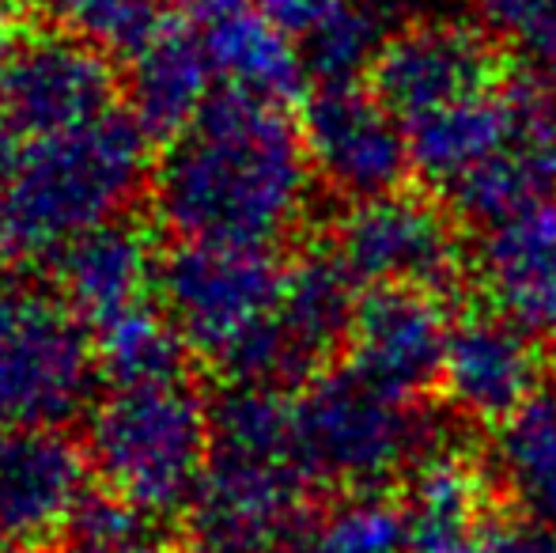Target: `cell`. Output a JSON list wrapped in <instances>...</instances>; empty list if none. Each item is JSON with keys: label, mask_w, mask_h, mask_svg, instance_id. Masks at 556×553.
<instances>
[{"label": "cell", "mask_w": 556, "mask_h": 553, "mask_svg": "<svg viewBox=\"0 0 556 553\" xmlns=\"http://www.w3.org/2000/svg\"><path fill=\"white\" fill-rule=\"evenodd\" d=\"M68 535L114 553H167V519L152 516L106 489L84 501Z\"/></svg>", "instance_id": "28"}, {"label": "cell", "mask_w": 556, "mask_h": 553, "mask_svg": "<svg viewBox=\"0 0 556 553\" xmlns=\"http://www.w3.org/2000/svg\"><path fill=\"white\" fill-rule=\"evenodd\" d=\"M23 38H20V23H15V12L12 8L0 0V80H4V68H8V61H12V53H15V46H20Z\"/></svg>", "instance_id": "34"}, {"label": "cell", "mask_w": 556, "mask_h": 553, "mask_svg": "<svg viewBox=\"0 0 556 553\" xmlns=\"http://www.w3.org/2000/svg\"><path fill=\"white\" fill-rule=\"evenodd\" d=\"M387 38L382 4H356L303 35L300 50L311 80H318V88H337V84H356L359 76H371Z\"/></svg>", "instance_id": "25"}, {"label": "cell", "mask_w": 556, "mask_h": 553, "mask_svg": "<svg viewBox=\"0 0 556 553\" xmlns=\"http://www.w3.org/2000/svg\"><path fill=\"white\" fill-rule=\"evenodd\" d=\"M307 553H409L405 516L387 497L352 493L318 519Z\"/></svg>", "instance_id": "27"}, {"label": "cell", "mask_w": 556, "mask_h": 553, "mask_svg": "<svg viewBox=\"0 0 556 553\" xmlns=\"http://www.w3.org/2000/svg\"><path fill=\"white\" fill-rule=\"evenodd\" d=\"M198 30L220 76V88L247 91L269 103H295L311 73L303 61L300 38L288 35L250 0H227L198 15Z\"/></svg>", "instance_id": "20"}, {"label": "cell", "mask_w": 556, "mask_h": 553, "mask_svg": "<svg viewBox=\"0 0 556 553\" xmlns=\"http://www.w3.org/2000/svg\"><path fill=\"white\" fill-rule=\"evenodd\" d=\"M167 553H227V550L208 546V542H193V546H178V550H167Z\"/></svg>", "instance_id": "37"}, {"label": "cell", "mask_w": 556, "mask_h": 553, "mask_svg": "<svg viewBox=\"0 0 556 553\" xmlns=\"http://www.w3.org/2000/svg\"><path fill=\"white\" fill-rule=\"evenodd\" d=\"M492 455L515 508L556 531V387H545L496 428Z\"/></svg>", "instance_id": "23"}, {"label": "cell", "mask_w": 556, "mask_h": 553, "mask_svg": "<svg viewBox=\"0 0 556 553\" xmlns=\"http://www.w3.org/2000/svg\"><path fill=\"white\" fill-rule=\"evenodd\" d=\"M58 553H114V550H103V546H96V542H84V539H68Z\"/></svg>", "instance_id": "35"}, {"label": "cell", "mask_w": 556, "mask_h": 553, "mask_svg": "<svg viewBox=\"0 0 556 553\" xmlns=\"http://www.w3.org/2000/svg\"><path fill=\"white\" fill-rule=\"evenodd\" d=\"M500 84L496 46L484 30L462 23H413L397 30L371 68V91L405 126Z\"/></svg>", "instance_id": "13"}, {"label": "cell", "mask_w": 556, "mask_h": 553, "mask_svg": "<svg viewBox=\"0 0 556 553\" xmlns=\"http://www.w3.org/2000/svg\"><path fill=\"white\" fill-rule=\"evenodd\" d=\"M477 280L492 315L530 338H556V198L484 228Z\"/></svg>", "instance_id": "18"}, {"label": "cell", "mask_w": 556, "mask_h": 553, "mask_svg": "<svg viewBox=\"0 0 556 553\" xmlns=\"http://www.w3.org/2000/svg\"><path fill=\"white\" fill-rule=\"evenodd\" d=\"M65 35L129 61L163 27L160 0H35Z\"/></svg>", "instance_id": "26"}, {"label": "cell", "mask_w": 556, "mask_h": 553, "mask_svg": "<svg viewBox=\"0 0 556 553\" xmlns=\"http://www.w3.org/2000/svg\"><path fill=\"white\" fill-rule=\"evenodd\" d=\"M15 251H23V247H20V231H15L12 201H8V186L0 178V277H4V266L12 262Z\"/></svg>", "instance_id": "33"}, {"label": "cell", "mask_w": 556, "mask_h": 553, "mask_svg": "<svg viewBox=\"0 0 556 553\" xmlns=\"http://www.w3.org/2000/svg\"><path fill=\"white\" fill-rule=\"evenodd\" d=\"M106 493L160 519L193 512L213 458V402L190 376L103 387L84 436Z\"/></svg>", "instance_id": "3"}, {"label": "cell", "mask_w": 556, "mask_h": 553, "mask_svg": "<svg viewBox=\"0 0 556 553\" xmlns=\"http://www.w3.org/2000/svg\"><path fill=\"white\" fill-rule=\"evenodd\" d=\"M91 463L65 428L0 425V546L42 550L73 531Z\"/></svg>", "instance_id": "12"}, {"label": "cell", "mask_w": 556, "mask_h": 553, "mask_svg": "<svg viewBox=\"0 0 556 553\" xmlns=\"http://www.w3.org/2000/svg\"><path fill=\"white\" fill-rule=\"evenodd\" d=\"M333 254L359 285L440 292L462 266L451 216L432 198L394 190L356 201L333 228Z\"/></svg>", "instance_id": "9"}, {"label": "cell", "mask_w": 556, "mask_h": 553, "mask_svg": "<svg viewBox=\"0 0 556 553\" xmlns=\"http://www.w3.org/2000/svg\"><path fill=\"white\" fill-rule=\"evenodd\" d=\"M481 553H556V531L549 527H504L496 524L484 539Z\"/></svg>", "instance_id": "31"}, {"label": "cell", "mask_w": 556, "mask_h": 553, "mask_svg": "<svg viewBox=\"0 0 556 553\" xmlns=\"http://www.w3.org/2000/svg\"><path fill=\"white\" fill-rule=\"evenodd\" d=\"M530 58H534V68H538V88H542V96L556 106V20H553V27L538 38Z\"/></svg>", "instance_id": "32"}, {"label": "cell", "mask_w": 556, "mask_h": 553, "mask_svg": "<svg viewBox=\"0 0 556 553\" xmlns=\"http://www.w3.org/2000/svg\"><path fill=\"white\" fill-rule=\"evenodd\" d=\"M356 288L359 280L344 269L333 247L295 259L285 274L277 315L242 349L239 361L227 368V379L288 391L292 384L323 376V364L349 345L359 311Z\"/></svg>", "instance_id": "7"}, {"label": "cell", "mask_w": 556, "mask_h": 553, "mask_svg": "<svg viewBox=\"0 0 556 553\" xmlns=\"http://www.w3.org/2000/svg\"><path fill=\"white\" fill-rule=\"evenodd\" d=\"M454 323L435 292L371 288L349 334V368L394 399L413 402L443 379Z\"/></svg>", "instance_id": "14"}, {"label": "cell", "mask_w": 556, "mask_h": 553, "mask_svg": "<svg viewBox=\"0 0 556 553\" xmlns=\"http://www.w3.org/2000/svg\"><path fill=\"white\" fill-rule=\"evenodd\" d=\"M122 76L103 50L65 35L23 38L0 80V122L20 144L91 126L117 111Z\"/></svg>", "instance_id": "8"}, {"label": "cell", "mask_w": 556, "mask_h": 553, "mask_svg": "<svg viewBox=\"0 0 556 553\" xmlns=\"http://www.w3.org/2000/svg\"><path fill=\"white\" fill-rule=\"evenodd\" d=\"M356 4H382V0H257V8H262L273 23H280L292 38L311 35L318 23H326L330 15L344 12V8H356Z\"/></svg>", "instance_id": "30"}, {"label": "cell", "mask_w": 556, "mask_h": 553, "mask_svg": "<svg viewBox=\"0 0 556 553\" xmlns=\"http://www.w3.org/2000/svg\"><path fill=\"white\" fill-rule=\"evenodd\" d=\"M285 274L273 251L178 243L160 262L155 303L190 353L227 372L273 323Z\"/></svg>", "instance_id": "6"}, {"label": "cell", "mask_w": 556, "mask_h": 553, "mask_svg": "<svg viewBox=\"0 0 556 553\" xmlns=\"http://www.w3.org/2000/svg\"><path fill=\"white\" fill-rule=\"evenodd\" d=\"M152 137L122 106L91 126L30 140L4 178L20 247L58 254L88 231L122 221L132 201L152 190Z\"/></svg>", "instance_id": "2"}, {"label": "cell", "mask_w": 556, "mask_h": 553, "mask_svg": "<svg viewBox=\"0 0 556 553\" xmlns=\"http://www.w3.org/2000/svg\"><path fill=\"white\" fill-rule=\"evenodd\" d=\"M178 4H186V8H193V12H208V8H220V4H227V0H178Z\"/></svg>", "instance_id": "36"}, {"label": "cell", "mask_w": 556, "mask_h": 553, "mask_svg": "<svg viewBox=\"0 0 556 553\" xmlns=\"http://www.w3.org/2000/svg\"><path fill=\"white\" fill-rule=\"evenodd\" d=\"M122 88L129 96V114L152 140L175 144L193 129L220 91L198 23H163L129 58Z\"/></svg>", "instance_id": "19"}, {"label": "cell", "mask_w": 556, "mask_h": 553, "mask_svg": "<svg viewBox=\"0 0 556 553\" xmlns=\"http://www.w3.org/2000/svg\"><path fill=\"white\" fill-rule=\"evenodd\" d=\"M542 341L500 315H469L454 323L443 361V391L458 414L504 425L542 394Z\"/></svg>", "instance_id": "15"}, {"label": "cell", "mask_w": 556, "mask_h": 553, "mask_svg": "<svg viewBox=\"0 0 556 553\" xmlns=\"http://www.w3.org/2000/svg\"><path fill=\"white\" fill-rule=\"evenodd\" d=\"M160 262L163 254L155 251L152 231L132 216H122L53 254V288L96 334L117 318L152 307Z\"/></svg>", "instance_id": "17"}, {"label": "cell", "mask_w": 556, "mask_h": 553, "mask_svg": "<svg viewBox=\"0 0 556 553\" xmlns=\"http://www.w3.org/2000/svg\"><path fill=\"white\" fill-rule=\"evenodd\" d=\"M556 190V106L538 114L530 129L484 163L481 171L458 183L451 190V201L466 221H477L481 228L507 221V216L534 209L542 201H553Z\"/></svg>", "instance_id": "22"}, {"label": "cell", "mask_w": 556, "mask_h": 553, "mask_svg": "<svg viewBox=\"0 0 556 553\" xmlns=\"http://www.w3.org/2000/svg\"><path fill=\"white\" fill-rule=\"evenodd\" d=\"M0 553H30V550H8V546H0Z\"/></svg>", "instance_id": "38"}, {"label": "cell", "mask_w": 556, "mask_h": 553, "mask_svg": "<svg viewBox=\"0 0 556 553\" xmlns=\"http://www.w3.org/2000/svg\"><path fill=\"white\" fill-rule=\"evenodd\" d=\"M402 516L409 553H481L496 527L489 481L462 451H428L413 466Z\"/></svg>", "instance_id": "21"}, {"label": "cell", "mask_w": 556, "mask_h": 553, "mask_svg": "<svg viewBox=\"0 0 556 553\" xmlns=\"http://www.w3.org/2000/svg\"><path fill=\"white\" fill-rule=\"evenodd\" d=\"M277 553H307V550H292V546H288V550H277Z\"/></svg>", "instance_id": "39"}, {"label": "cell", "mask_w": 556, "mask_h": 553, "mask_svg": "<svg viewBox=\"0 0 556 553\" xmlns=\"http://www.w3.org/2000/svg\"><path fill=\"white\" fill-rule=\"evenodd\" d=\"M307 486V466L292 455L213 448L190 516L208 546L227 553H277L288 550L292 531H300Z\"/></svg>", "instance_id": "11"}, {"label": "cell", "mask_w": 556, "mask_h": 553, "mask_svg": "<svg viewBox=\"0 0 556 553\" xmlns=\"http://www.w3.org/2000/svg\"><path fill=\"white\" fill-rule=\"evenodd\" d=\"M549 99L538 84H500V88L473 96L466 103H454L440 114L413 122L409 126V152L413 171L428 186H440L451 193L466 183L473 171L504 155L538 114L549 111Z\"/></svg>", "instance_id": "16"}, {"label": "cell", "mask_w": 556, "mask_h": 553, "mask_svg": "<svg viewBox=\"0 0 556 553\" xmlns=\"http://www.w3.org/2000/svg\"><path fill=\"white\" fill-rule=\"evenodd\" d=\"M477 12L489 35L507 38L530 53L538 38L553 27L556 0H477Z\"/></svg>", "instance_id": "29"}, {"label": "cell", "mask_w": 556, "mask_h": 553, "mask_svg": "<svg viewBox=\"0 0 556 553\" xmlns=\"http://www.w3.org/2000/svg\"><path fill=\"white\" fill-rule=\"evenodd\" d=\"M300 402V458L311 478L375 493L428 455V420L413 402L367 384L359 372H323Z\"/></svg>", "instance_id": "5"}, {"label": "cell", "mask_w": 556, "mask_h": 553, "mask_svg": "<svg viewBox=\"0 0 556 553\" xmlns=\"http://www.w3.org/2000/svg\"><path fill=\"white\" fill-rule=\"evenodd\" d=\"M300 129L315 175L341 198H387L413 171L409 126L371 88H318L303 106Z\"/></svg>", "instance_id": "10"}, {"label": "cell", "mask_w": 556, "mask_h": 553, "mask_svg": "<svg viewBox=\"0 0 556 553\" xmlns=\"http://www.w3.org/2000/svg\"><path fill=\"white\" fill-rule=\"evenodd\" d=\"M91 330L53 285L0 277V425L65 428L99 399Z\"/></svg>", "instance_id": "4"}, {"label": "cell", "mask_w": 556, "mask_h": 553, "mask_svg": "<svg viewBox=\"0 0 556 553\" xmlns=\"http://www.w3.org/2000/svg\"><path fill=\"white\" fill-rule=\"evenodd\" d=\"M91 341H96L103 387L186 376V361H190V349L167 323L160 303L103 326L91 334Z\"/></svg>", "instance_id": "24"}, {"label": "cell", "mask_w": 556, "mask_h": 553, "mask_svg": "<svg viewBox=\"0 0 556 553\" xmlns=\"http://www.w3.org/2000/svg\"><path fill=\"white\" fill-rule=\"evenodd\" d=\"M311 175L288 106L220 88L155 163L152 213L178 243L273 251L307 213Z\"/></svg>", "instance_id": "1"}]
</instances>
